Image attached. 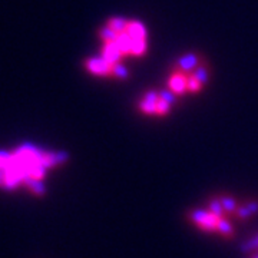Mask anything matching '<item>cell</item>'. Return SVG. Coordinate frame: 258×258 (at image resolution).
<instances>
[{
    "instance_id": "cell-8",
    "label": "cell",
    "mask_w": 258,
    "mask_h": 258,
    "mask_svg": "<svg viewBox=\"0 0 258 258\" xmlns=\"http://www.w3.org/2000/svg\"><path fill=\"white\" fill-rule=\"evenodd\" d=\"M25 185L28 186V189L36 197H43L46 194V186L43 184V181L40 178L35 176H29L25 179Z\"/></svg>"
},
{
    "instance_id": "cell-7",
    "label": "cell",
    "mask_w": 258,
    "mask_h": 258,
    "mask_svg": "<svg viewBox=\"0 0 258 258\" xmlns=\"http://www.w3.org/2000/svg\"><path fill=\"white\" fill-rule=\"evenodd\" d=\"M220 200H221L222 207H224V211H225V215L227 217H234V214L237 211V208H238V200L235 198V197H232L230 194H220Z\"/></svg>"
},
{
    "instance_id": "cell-3",
    "label": "cell",
    "mask_w": 258,
    "mask_h": 258,
    "mask_svg": "<svg viewBox=\"0 0 258 258\" xmlns=\"http://www.w3.org/2000/svg\"><path fill=\"white\" fill-rule=\"evenodd\" d=\"M179 102L164 86L148 88L134 103L135 111L147 119H166Z\"/></svg>"
},
{
    "instance_id": "cell-10",
    "label": "cell",
    "mask_w": 258,
    "mask_h": 258,
    "mask_svg": "<svg viewBox=\"0 0 258 258\" xmlns=\"http://www.w3.org/2000/svg\"><path fill=\"white\" fill-rule=\"evenodd\" d=\"M251 217H252V215H251V212H249V210L247 208V205H245V204H240V205H238V208H237V211H235V214H234V218H235L238 222L248 221Z\"/></svg>"
},
{
    "instance_id": "cell-2",
    "label": "cell",
    "mask_w": 258,
    "mask_h": 258,
    "mask_svg": "<svg viewBox=\"0 0 258 258\" xmlns=\"http://www.w3.org/2000/svg\"><path fill=\"white\" fill-rule=\"evenodd\" d=\"M214 68L211 60L198 50H186L169 63L164 88L176 101L200 98L212 83Z\"/></svg>"
},
{
    "instance_id": "cell-4",
    "label": "cell",
    "mask_w": 258,
    "mask_h": 258,
    "mask_svg": "<svg viewBox=\"0 0 258 258\" xmlns=\"http://www.w3.org/2000/svg\"><path fill=\"white\" fill-rule=\"evenodd\" d=\"M83 71L89 76L103 82H125L132 75L131 68H123L118 64L111 63L109 60L103 59L98 53L88 56L83 60Z\"/></svg>"
},
{
    "instance_id": "cell-6",
    "label": "cell",
    "mask_w": 258,
    "mask_h": 258,
    "mask_svg": "<svg viewBox=\"0 0 258 258\" xmlns=\"http://www.w3.org/2000/svg\"><path fill=\"white\" fill-rule=\"evenodd\" d=\"M217 232L225 240H232L235 237V228L227 217L220 218V221L217 224Z\"/></svg>"
},
{
    "instance_id": "cell-5",
    "label": "cell",
    "mask_w": 258,
    "mask_h": 258,
    "mask_svg": "<svg viewBox=\"0 0 258 258\" xmlns=\"http://www.w3.org/2000/svg\"><path fill=\"white\" fill-rule=\"evenodd\" d=\"M186 218L191 224L205 232H217V224L220 221V218L214 215L210 210H198V208L186 212Z\"/></svg>"
},
{
    "instance_id": "cell-11",
    "label": "cell",
    "mask_w": 258,
    "mask_h": 258,
    "mask_svg": "<svg viewBox=\"0 0 258 258\" xmlns=\"http://www.w3.org/2000/svg\"><path fill=\"white\" fill-rule=\"evenodd\" d=\"M241 251L242 252H255V251H258V234L245 241L241 245Z\"/></svg>"
},
{
    "instance_id": "cell-12",
    "label": "cell",
    "mask_w": 258,
    "mask_h": 258,
    "mask_svg": "<svg viewBox=\"0 0 258 258\" xmlns=\"http://www.w3.org/2000/svg\"><path fill=\"white\" fill-rule=\"evenodd\" d=\"M245 205H247V208L251 212V215L254 217V215H257L258 214V198H252V200H248V201H245Z\"/></svg>"
},
{
    "instance_id": "cell-9",
    "label": "cell",
    "mask_w": 258,
    "mask_h": 258,
    "mask_svg": "<svg viewBox=\"0 0 258 258\" xmlns=\"http://www.w3.org/2000/svg\"><path fill=\"white\" fill-rule=\"evenodd\" d=\"M208 210L214 214V215H217L218 218H224V217H227L225 215V211H224V207H222L221 200H220V195H214L210 198V201H208Z\"/></svg>"
},
{
    "instance_id": "cell-1",
    "label": "cell",
    "mask_w": 258,
    "mask_h": 258,
    "mask_svg": "<svg viewBox=\"0 0 258 258\" xmlns=\"http://www.w3.org/2000/svg\"><path fill=\"white\" fill-rule=\"evenodd\" d=\"M98 55L111 63L131 68L145 59L151 50V33L147 23L132 16H109L96 30Z\"/></svg>"
},
{
    "instance_id": "cell-14",
    "label": "cell",
    "mask_w": 258,
    "mask_h": 258,
    "mask_svg": "<svg viewBox=\"0 0 258 258\" xmlns=\"http://www.w3.org/2000/svg\"><path fill=\"white\" fill-rule=\"evenodd\" d=\"M251 258H258V251H255V252L252 254V257H251Z\"/></svg>"
},
{
    "instance_id": "cell-13",
    "label": "cell",
    "mask_w": 258,
    "mask_h": 258,
    "mask_svg": "<svg viewBox=\"0 0 258 258\" xmlns=\"http://www.w3.org/2000/svg\"><path fill=\"white\" fill-rule=\"evenodd\" d=\"M6 185V172L5 169L0 168V186H5Z\"/></svg>"
}]
</instances>
